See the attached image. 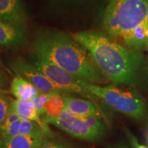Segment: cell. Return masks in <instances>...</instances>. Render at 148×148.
<instances>
[{"mask_svg": "<svg viewBox=\"0 0 148 148\" xmlns=\"http://www.w3.org/2000/svg\"><path fill=\"white\" fill-rule=\"evenodd\" d=\"M34 54L72 75L95 84L109 81L88 49L72 34L55 29H40L33 37Z\"/></svg>", "mask_w": 148, "mask_h": 148, "instance_id": "6da1fadb", "label": "cell"}, {"mask_svg": "<svg viewBox=\"0 0 148 148\" xmlns=\"http://www.w3.org/2000/svg\"><path fill=\"white\" fill-rule=\"evenodd\" d=\"M72 36L88 49L99 69L112 84H134L143 62L140 52L117 43L105 32L84 31Z\"/></svg>", "mask_w": 148, "mask_h": 148, "instance_id": "7a4b0ae2", "label": "cell"}, {"mask_svg": "<svg viewBox=\"0 0 148 148\" xmlns=\"http://www.w3.org/2000/svg\"><path fill=\"white\" fill-rule=\"evenodd\" d=\"M147 23L148 0H110L102 20L104 32L118 41Z\"/></svg>", "mask_w": 148, "mask_h": 148, "instance_id": "3957f363", "label": "cell"}, {"mask_svg": "<svg viewBox=\"0 0 148 148\" xmlns=\"http://www.w3.org/2000/svg\"><path fill=\"white\" fill-rule=\"evenodd\" d=\"M102 117L97 115L79 116L64 110L57 117L42 115V120L51 123L70 136L86 140H95L102 137L106 127Z\"/></svg>", "mask_w": 148, "mask_h": 148, "instance_id": "277c9868", "label": "cell"}, {"mask_svg": "<svg viewBox=\"0 0 148 148\" xmlns=\"http://www.w3.org/2000/svg\"><path fill=\"white\" fill-rule=\"evenodd\" d=\"M86 88L95 98V102L103 101L114 110L136 119H140L145 116V103L136 93L114 86H101L90 82H88Z\"/></svg>", "mask_w": 148, "mask_h": 148, "instance_id": "5b68a950", "label": "cell"}, {"mask_svg": "<svg viewBox=\"0 0 148 148\" xmlns=\"http://www.w3.org/2000/svg\"><path fill=\"white\" fill-rule=\"evenodd\" d=\"M33 64L49 81L65 93H75L93 101L95 98L88 91L87 81L72 75L48 61L34 55Z\"/></svg>", "mask_w": 148, "mask_h": 148, "instance_id": "8992f818", "label": "cell"}, {"mask_svg": "<svg viewBox=\"0 0 148 148\" xmlns=\"http://www.w3.org/2000/svg\"><path fill=\"white\" fill-rule=\"evenodd\" d=\"M10 66L12 71L17 76L23 77L29 82L32 83L38 88L40 93L48 95H67L52 84L34 64L29 63L23 58L14 59L10 63Z\"/></svg>", "mask_w": 148, "mask_h": 148, "instance_id": "52a82bcc", "label": "cell"}, {"mask_svg": "<svg viewBox=\"0 0 148 148\" xmlns=\"http://www.w3.org/2000/svg\"><path fill=\"white\" fill-rule=\"evenodd\" d=\"M25 24L0 21V46L8 48L21 47L27 42Z\"/></svg>", "mask_w": 148, "mask_h": 148, "instance_id": "ba28073f", "label": "cell"}, {"mask_svg": "<svg viewBox=\"0 0 148 148\" xmlns=\"http://www.w3.org/2000/svg\"><path fill=\"white\" fill-rule=\"evenodd\" d=\"M28 18L23 0H0V21L26 25Z\"/></svg>", "mask_w": 148, "mask_h": 148, "instance_id": "9c48e42d", "label": "cell"}, {"mask_svg": "<svg viewBox=\"0 0 148 148\" xmlns=\"http://www.w3.org/2000/svg\"><path fill=\"white\" fill-rule=\"evenodd\" d=\"M65 101V110L79 116L97 115L103 118L102 110L96 102L89 99H81L68 95H63Z\"/></svg>", "mask_w": 148, "mask_h": 148, "instance_id": "30bf717a", "label": "cell"}, {"mask_svg": "<svg viewBox=\"0 0 148 148\" xmlns=\"http://www.w3.org/2000/svg\"><path fill=\"white\" fill-rule=\"evenodd\" d=\"M11 92L16 100L32 101L40 93L34 85L20 76L14 77L11 83Z\"/></svg>", "mask_w": 148, "mask_h": 148, "instance_id": "8fae6325", "label": "cell"}, {"mask_svg": "<svg viewBox=\"0 0 148 148\" xmlns=\"http://www.w3.org/2000/svg\"><path fill=\"white\" fill-rule=\"evenodd\" d=\"M47 133L50 132L41 131L29 135L18 134L3 141V148H36Z\"/></svg>", "mask_w": 148, "mask_h": 148, "instance_id": "7c38bea8", "label": "cell"}, {"mask_svg": "<svg viewBox=\"0 0 148 148\" xmlns=\"http://www.w3.org/2000/svg\"><path fill=\"white\" fill-rule=\"evenodd\" d=\"M123 45L138 49L148 45V23L138 25L121 41Z\"/></svg>", "mask_w": 148, "mask_h": 148, "instance_id": "4fadbf2b", "label": "cell"}, {"mask_svg": "<svg viewBox=\"0 0 148 148\" xmlns=\"http://www.w3.org/2000/svg\"><path fill=\"white\" fill-rule=\"evenodd\" d=\"M10 105L21 118L37 121L42 125L46 123L42 120H40L32 100L25 101L12 100L11 101Z\"/></svg>", "mask_w": 148, "mask_h": 148, "instance_id": "5bb4252c", "label": "cell"}, {"mask_svg": "<svg viewBox=\"0 0 148 148\" xmlns=\"http://www.w3.org/2000/svg\"><path fill=\"white\" fill-rule=\"evenodd\" d=\"M53 7L64 13L73 14L76 13L90 0H48Z\"/></svg>", "mask_w": 148, "mask_h": 148, "instance_id": "9a60e30c", "label": "cell"}, {"mask_svg": "<svg viewBox=\"0 0 148 148\" xmlns=\"http://www.w3.org/2000/svg\"><path fill=\"white\" fill-rule=\"evenodd\" d=\"M65 110V101L63 95H53L46 105V111L44 115L48 117H57Z\"/></svg>", "mask_w": 148, "mask_h": 148, "instance_id": "2e32d148", "label": "cell"}, {"mask_svg": "<svg viewBox=\"0 0 148 148\" xmlns=\"http://www.w3.org/2000/svg\"><path fill=\"white\" fill-rule=\"evenodd\" d=\"M36 148H70L67 144L58 138H53L50 133H47L42 140L41 143Z\"/></svg>", "mask_w": 148, "mask_h": 148, "instance_id": "e0dca14e", "label": "cell"}, {"mask_svg": "<svg viewBox=\"0 0 148 148\" xmlns=\"http://www.w3.org/2000/svg\"><path fill=\"white\" fill-rule=\"evenodd\" d=\"M53 95H48V94L40 93L39 95L35 97L32 101L34 103V107L38 112V115H43L46 111V105L47 101L50 99L51 96Z\"/></svg>", "mask_w": 148, "mask_h": 148, "instance_id": "ac0fdd59", "label": "cell"}, {"mask_svg": "<svg viewBox=\"0 0 148 148\" xmlns=\"http://www.w3.org/2000/svg\"><path fill=\"white\" fill-rule=\"evenodd\" d=\"M10 102L9 99L0 92V127L2 126L10 108Z\"/></svg>", "mask_w": 148, "mask_h": 148, "instance_id": "d6986e66", "label": "cell"}, {"mask_svg": "<svg viewBox=\"0 0 148 148\" xmlns=\"http://www.w3.org/2000/svg\"><path fill=\"white\" fill-rule=\"evenodd\" d=\"M20 119H21V116L18 115V114L16 112V111L14 110L10 105V110H9L8 116H7L6 117V119H5V121L4 123H3L2 126L0 127V128H3V127L8 126V125L12 124L14 122L16 121L17 120Z\"/></svg>", "mask_w": 148, "mask_h": 148, "instance_id": "ffe728a7", "label": "cell"}, {"mask_svg": "<svg viewBox=\"0 0 148 148\" xmlns=\"http://www.w3.org/2000/svg\"><path fill=\"white\" fill-rule=\"evenodd\" d=\"M6 84V79H5V75L3 74L2 71L0 70V92H1V89L4 87Z\"/></svg>", "mask_w": 148, "mask_h": 148, "instance_id": "44dd1931", "label": "cell"}, {"mask_svg": "<svg viewBox=\"0 0 148 148\" xmlns=\"http://www.w3.org/2000/svg\"><path fill=\"white\" fill-rule=\"evenodd\" d=\"M130 138L131 142H132V145H134V147L135 148H147V147H146L145 146H144V145H138V143H137V142H136V139H135V138L134 137V136H130Z\"/></svg>", "mask_w": 148, "mask_h": 148, "instance_id": "7402d4cb", "label": "cell"}, {"mask_svg": "<svg viewBox=\"0 0 148 148\" xmlns=\"http://www.w3.org/2000/svg\"><path fill=\"white\" fill-rule=\"evenodd\" d=\"M107 148H128V147L124 145H122V144H117V145L110 146V147H108Z\"/></svg>", "mask_w": 148, "mask_h": 148, "instance_id": "603a6c76", "label": "cell"}, {"mask_svg": "<svg viewBox=\"0 0 148 148\" xmlns=\"http://www.w3.org/2000/svg\"><path fill=\"white\" fill-rule=\"evenodd\" d=\"M0 148H3V142L1 138H0Z\"/></svg>", "mask_w": 148, "mask_h": 148, "instance_id": "cb8c5ba5", "label": "cell"}]
</instances>
